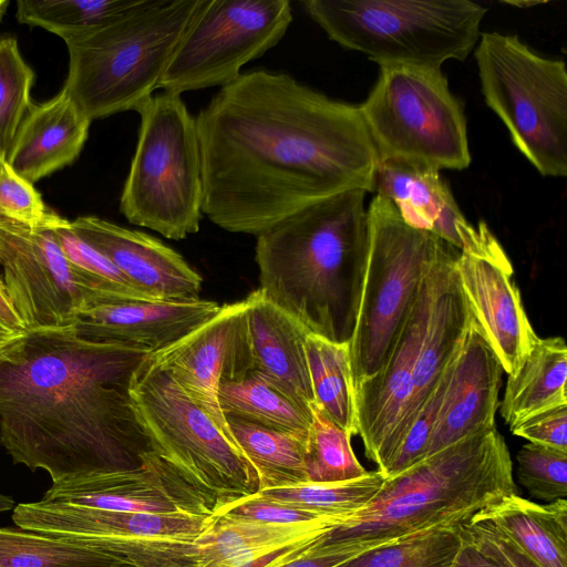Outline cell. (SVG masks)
<instances>
[{
	"instance_id": "obj_41",
	"label": "cell",
	"mask_w": 567,
	"mask_h": 567,
	"mask_svg": "<svg viewBox=\"0 0 567 567\" xmlns=\"http://www.w3.org/2000/svg\"><path fill=\"white\" fill-rule=\"evenodd\" d=\"M214 514L275 525L308 524L332 518L343 519L301 509L290 504L265 497L259 493L229 503Z\"/></svg>"
},
{
	"instance_id": "obj_26",
	"label": "cell",
	"mask_w": 567,
	"mask_h": 567,
	"mask_svg": "<svg viewBox=\"0 0 567 567\" xmlns=\"http://www.w3.org/2000/svg\"><path fill=\"white\" fill-rule=\"evenodd\" d=\"M468 522L507 537L543 567H567V501L540 505L513 494Z\"/></svg>"
},
{
	"instance_id": "obj_44",
	"label": "cell",
	"mask_w": 567,
	"mask_h": 567,
	"mask_svg": "<svg viewBox=\"0 0 567 567\" xmlns=\"http://www.w3.org/2000/svg\"><path fill=\"white\" fill-rule=\"evenodd\" d=\"M320 537L307 549L277 567H338L360 553L375 547L363 543L321 544Z\"/></svg>"
},
{
	"instance_id": "obj_45",
	"label": "cell",
	"mask_w": 567,
	"mask_h": 567,
	"mask_svg": "<svg viewBox=\"0 0 567 567\" xmlns=\"http://www.w3.org/2000/svg\"><path fill=\"white\" fill-rule=\"evenodd\" d=\"M462 528V545L452 567H501L495 560L482 551Z\"/></svg>"
},
{
	"instance_id": "obj_32",
	"label": "cell",
	"mask_w": 567,
	"mask_h": 567,
	"mask_svg": "<svg viewBox=\"0 0 567 567\" xmlns=\"http://www.w3.org/2000/svg\"><path fill=\"white\" fill-rule=\"evenodd\" d=\"M461 525L439 526L369 548L338 567H452Z\"/></svg>"
},
{
	"instance_id": "obj_18",
	"label": "cell",
	"mask_w": 567,
	"mask_h": 567,
	"mask_svg": "<svg viewBox=\"0 0 567 567\" xmlns=\"http://www.w3.org/2000/svg\"><path fill=\"white\" fill-rule=\"evenodd\" d=\"M455 270L474 322L498 358L503 371L515 375L536 340L505 254L460 252Z\"/></svg>"
},
{
	"instance_id": "obj_24",
	"label": "cell",
	"mask_w": 567,
	"mask_h": 567,
	"mask_svg": "<svg viewBox=\"0 0 567 567\" xmlns=\"http://www.w3.org/2000/svg\"><path fill=\"white\" fill-rule=\"evenodd\" d=\"M91 122L62 87L49 101L31 104L6 159L33 184L75 161Z\"/></svg>"
},
{
	"instance_id": "obj_46",
	"label": "cell",
	"mask_w": 567,
	"mask_h": 567,
	"mask_svg": "<svg viewBox=\"0 0 567 567\" xmlns=\"http://www.w3.org/2000/svg\"><path fill=\"white\" fill-rule=\"evenodd\" d=\"M0 322L16 332H25L27 328L14 308L3 279L0 278Z\"/></svg>"
},
{
	"instance_id": "obj_36",
	"label": "cell",
	"mask_w": 567,
	"mask_h": 567,
	"mask_svg": "<svg viewBox=\"0 0 567 567\" xmlns=\"http://www.w3.org/2000/svg\"><path fill=\"white\" fill-rule=\"evenodd\" d=\"M34 72L13 38L0 39V156L6 157L31 106Z\"/></svg>"
},
{
	"instance_id": "obj_35",
	"label": "cell",
	"mask_w": 567,
	"mask_h": 567,
	"mask_svg": "<svg viewBox=\"0 0 567 567\" xmlns=\"http://www.w3.org/2000/svg\"><path fill=\"white\" fill-rule=\"evenodd\" d=\"M310 408L312 423L306 453L308 483L344 482L367 474L351 447V436L315 403Z\"/></svg>"
},
{
	"instance_id": "obj_16",
	"label": "cell",
	"mask_w": 567,
	"mask_h": 567,
	"mask_svg": "<svg viewBox=\"0 0 567 567\" xmlns=\"http://www.w3.org/2000/svg\"><path fill=\"white\" fill-rule=\"evenodd\" d=\"M436 261L422 280L383 367L353 390L357 434L363 442L365 456L377 466L409 401L432 305Z\"/></svg>"
},
{
	"instance_id": "obj_31",
	"label": "cell",
	"mask_w": 567,
	"mask_h": 567,
	"mask_svg": "<svg viewBox=\"0 0 567 567\" xmlns=\"http://www.w3.org/2000/svg\"><path fill=\"white\" fill-rule=\"evenodd\" d=\"M122 564L128 563L18 526L0 527V567H114Z\"/></svg>"
},
{
	"instance_id": "obj_11",
	"label": "cell",
	"mask_w": 567,
	"mask_h": 567,
	"mask_svg": "<svg viewBox=\"0 0 567 567\" xmlns=\"http://www.w3.org/2000/svg\"><path fill=\"white\" fill-rule=\"evenodd\" d=\"M380 159H402L437 171L471 164L466 120L441 69L380 66L359 106Z\"/></svg>"
},
{
	"instance_id": "obj_12",
	"label": "cell",
	"mask_w": 567,
	"mask_h": 567,
	"mask_svg": "<svg viewBox=\"0 0 567 567\" xmlns=\"http://www.w3.org/2000/svg\"><path fill=\"white\" fill-rule=\"evenodd\" d=\"M213 515L114 512L47 503L16 505L20 528L113 555L135 567H195L194 542Z\"/></svg>"
},
{
	"instance_id": "obj_37",
	"label": "cell",
	"mask_w": 567,
	"mask_h": 567,
	"mask_svg": "<svg viewBox=\"0 0 567 567\" xmlns=\"http://www.w3.org/2000/svg\"><path fill=\"white\" fill-rule=\"evenodd\" d=\"M517 476L530 495L546 502L567 496V452L527 443L516 456Z\"/></svg>"
},
{
	"instance_id": "obj_51",
	"label": "cell",
	"mask_w": 567,
	"mask_h": 567,
	"mask_svg": "<svg viewBox=\"0 0 567 567\" xmlns=\"http://www.w3.org/2000/svg\"><path fill=\"white\" fill-rule=\"evenodd\" d=\"M114 567H135V566L130 565V564H122V565H117V566H114Z\"/></svg>"
},
{
	"instance_id": "obj_39",
	"label": "cell",
	"mask_w": 567,
	"mask_h": 567,
	"mask_svg": "<svg viewBox=\"0 0 567 567\" xmlns=\"http://www.w3.org/2000/svg\"><path fill=\"white\" fill-rule=\"evenodd\" d=\"M453 362V360H452ZM406 431L382 476L393 477L426 457L440 406L450 379L451 364Z\"/></svg>"
},
{
	"instance_id": "obj_21",
	"label": "cell",
	"mask_w": 567,
	"mask_h": 567,
	"mask_svg": "<svg viewBox=\"0 0 567 567\" xmlns=\"http://www.w3.org/2000/svg\"><path fill=\"white\" fill-rule=\"evenodd\" d=\"M70 227L150 300L199 299L200 275L157 238L96 216L78 217Z\"/></svg>"
},
{
	"instance_id": "obj_25",
	"label": "cell",
	"mask_w": 567,
	"mask_h": 567,
	"mask_svg": "<svg viewBox=\"0 0 567 567\" xmlns=\"http://www.w3.org/2000/svg\"><path fill=\"white\" fill-rule=\"evenodd\" d=\"M254 371L297 402L315 403L306 337L309 330L258 288L246 299Z\"/></svg>"
},
{
	"instance_id": "obj_7",
	"label": "cell",
	"mask_w": 567,
	"mask_h": 567,
	"mask_svg": "<svg viewBox=\"0 0 567 567\" xmlns=\"http://www.w3.org/2000/svg\"><path fill=\"white\" fill-rule=\"evenodd\" d=\"M130 394L153 452L212 514L260 491L256 470L234 439L150 354L134 372Z\"/></svg>"
},
{
	"instance_id": "obj_22",
	"label": "cell",
	"mask_w": 567,
	"mask_h": 567,
	"mask_svg": "<svg viewBox=\"0 0 567 567\" xmlns=\"http://www.w3.org/2000/svg\"><path fill=\"white\" fill-rule=\"evenodd\" d=\"M503 368L472 319L450 370L426 457L476 434L496 429Z\"/></svg>"
},
{
	"instance_id": "obj_50",
	"label": "cell",
	"mask_w": 567,
	"mask_h": 567,
	"mask_svg": "<svg viewBox=\"0 0 567 567\" xmlns=\"http://www.w3.org/2000/svg\"><path fill=\"white\" fill-rule=\"evenodd\" d=\"M508 3L515 4V6H518V7H524V6L538 4L539 2H508Z\"/></svg>"
},
{
	"instance_id": "obj_4",
	"label": "cell",
	"mask_w": 567,
	"mask_h": 567,
	"mask_svg": "<svg viewBox=\"0 0 567 567\" xmlns=\"http://www.w3.org/2000/svg\"><path fill=\"white\" fill-rule=\"evenodd\" d=\"M517 494L513 463L497 429L451 444L400 474L320 537L321 544L382 545L439 526L466 524Z\"/></svg>"
},
{
	"instance_id": "obj_6",
	"label": "cell",
	"mask_w": 567,
	"mask_h": 567,
	"mask_svg": "<svg viewBox=\"0 0 567 567\" xmlns=\"http://www.w3.org/2000/svg\"><path fill=\"white\" fill-rule=\"evenodd\" d=\"M329 39L380 66L441 69L477 44L487 9L468 0H306Z\"/></svg>"
},
{
	"instance_id": "obj_13",
	"label": "cell",
	"mask_w": 567,
	"mask_h": 567,
	"mask_svg": "<svg viewBox=\"0 0 567 567\" xmlns=\"http://www.w3.org/2000/svg\"><path fill=\"white\" fill-rule=\"evenodd\" d=\"M291 21L289 0H202L158 89L182 95L233 82L279 43Z\"/></svg>"
},
{
	"instance_id": "obj_27",
	"label": "cell",
	"mask_w": 567,
	"mask_h": 567,
	"mask_svg": "<svg viewBox=\"0 0 567 567\" xmlns=\"http://www.w3.org/2000/svg\"><path fill=\"white\" fill-rule=\"evenodd\" d=\"M567 347L561 337L536 340L519 371L506 382L501 415L512 426L546 409L567 404Z\"/></svg>"
},
{
	"instance_id": "obj_9",
	"label": "cell",
	"mask_w": 567,
	"mask_h": 567,
	"mask_svg": "<svg viewBox=\"0 0 567 567\" xmlns=\"http://www.w3.org/2000/svg\"><path fill=\"white\" fill-rule=\"evenodd\" d=\"M367 212V265L349 342L353 390L383 367L422 280L447 245L434 234L408 225L381 195L374 196Z\"/></svg>"
},
{
	"instance_id": "obj_19",
	"label": "cell",
	"mask_w": 567,
	"mask_h": 567,
	"mask_svg": "<svg viewBox=\"0 0 567 567\" xmlns=\"http://www.w3.org/2000/svg\"><path fill=\"white\" fill-rule=\"evenodd\" d=\"M458 254L455 247L447 244L435 264L432 305L414 368L411 393L403 416L378 465L377 471L381 474L454 359L473 319L455 270Z\"/></svg>"
},
{
	"instance_id": "obj_40",
	"label": "cell",
	"mask_w": 567,
	"mask_h": 567,
	"mask_svg": "<svg viewBox=\"0 0 567 567\" xmlns=\"http://www.w3.org/2000/svg\"><path fill=\"white\" fill-rule=\"evenodd\" d=\"M49 229L72 265L110 284L127 297L150 300L136 290L107 258L80 238L71 229L70 220L62 218Z\"/></svg>"
},
{
	"instance_id": "obj_28",
	"label": "cell",
	"mask_w": 567,
	"mask_h": 567,
	"mask_svg": "<svg viewBox=\"0 0 567 567\" xmlns=\"http://www.w3.org/2000/svg\"><path fill=\"white\" fill-rule=\"evenodd\" d=\"M230 433L256 470L260 491L308 483L306 453L308 436L268 429L227 417Z\"/></svg>"
},
{
	"instance_id": "obj_5",
	"label": "cell",
	"mask_w": 567,
	"mask_h": 567,
	"mask_svg": "<svg viewBox=\"0 0 567 567\" xmlns=\"http://www.w3.org/2000/svg\"><path fill=\"white\" fill-rule=\"evenodd\" d=\"M202 0H136L115 19L62 38L63 89L90 120L136 111L148 100Z\"/></svg>"
},
{
	"instance_id": "obj_15",
	"label": "cell",
	"mask_w": 567,
	"mask_h": 567,
	"mask_svg": "<svg viewBox=\"0 0 567 567\" xmlns=\"http://www.w3.org/2000/svg\"><path fill=\"white\" fill-rule=\"evenodd\" d=\"M150 357L234 439L219 405L218 389L221 383L244 379L254 371L245 300L221 306L208 321Z\"/></svg>"
},
{
	"instance_id": "obj_49",
	"label": "cell",
	"mask_w": 567,
	"mask_h": 567,
	"mask_svg": "<svg viewBox=\"0 0 567 567\" xmlns=\"http://www.w3.org/2000/svg\"><path fill=\"white\" fill-rule=\"evenodd\" d=\"M8 4L9 2L7 0H0V19L3 16Z\"/></svg>"
},
{
	"instance_id": "obj_1",
	"label": "cell",
	"mask_w": 567,
	"mask_h": 567,
	"mask_svg": "<svg viewBox=\"0 0 567 567\" xmlns=\"http://www.w3.org/2000/svg\"><path fill=\"white\" fill-rule=\"evenodd\" d=\"M203 214L259 235L328 196L373 192L379 157L360 107L287 73H241L195 116Z\"/></svg>"
},
{
	"instance_id": "obj_3",
	"label": "cell",
	"mask_w": 567,
	"mask_h": 567,
	"mask_svg": "<svg viewBox=\"0 0 567 567\" xmlns=\"http://www.w3.org/2000/svg\"><path fill=\"white\" fill-rule=\"evenodd\" d=\"M365 190L322 198L257 235L259 289L310 333L349 343L369 247Z\"/></svg>"
},
{
	"instance_id": "obj_43",
	"label": "cell",
	"mask_w": 567,
	"mask_h": 567,
	"mask_svg": "<svg viewBox=\"0 0 567 567\" xmlns=\"http://www.w3.org/2000/svg\"><path fill=\"white\" fill-rule=\"evenodd\" d=\"M463 528L477 547L501 567H543L498 532L473 522Z\"/></svg>"
},
{
	"instance_id": "obj_8",
	"label": "cell",
	"mask_w": 567,
	"mask_h": 567,
	"mask_svg": "<svg viewBox=\"0 0 567 567\" xmlns=\"http://www.w3.org/2000/svg\"><path fill=\"white\" fill-rule=\"evenodd\" d=\"M136 112L138 137L120 199L133 225L181 240L199 230L203 172L196 120L179 94H153Z\"/></svg>"
},
{
	"instance_id": "obj_42",
	"label": "cell",
	"mask_w": 567,
	"mask_h": 567,
	"mask_svg": "<svg viewBox=\"0 0 567 567\" xmlns=\"http://www.w3.org/2000/svg\"><path fill=\"white\" fill-rule=\"evenodd\" d=\"M509 427L529 443L567 452V404L536 412Z\"/></svg>"
},
{
	"instance_id": "obj_47",
	"label": "cell",
	"mask_w": 567,
	"mask_h": 567,
	"mask_svg": "<svg viewBox=\"0 0 567 567\" xmlns=\"http://www.w3.org/2000/svg\"><path fill=\"white\" fill-rule=\"evenodd\" d=\"M22 333L23 332H16L0 322V351Z\"/></svg>"
},
{
	"instance_id": "obj_10",
	"label": "cell",
	"mask_w": 567,
	"mask_h": 567,
	"mask_svg": "<svg viewBox=\"0 0 567 567\" xmlns=\"http://www.w3.org/2000/svg\"><path fill=\"white\" fill-rule=\"evenodd\" d=\"M475 59L486 104L544 176L567 175V71L517 35L483 32Z\"/></svg>"
},
{
	"instance_id": "obj_23",
	"label": "cell",
	"mask_w": 567,
	"mask_h": 567,
	"mask_svg": "<svg viewBox=\"0 0 567 567\" xmlns=\"http://www.w3.org/2000/svg\"><path fill=\"white\" fill-rule=\"evenodd\" d=\"M43 502L114 512L192 513L210 515L203 506L144 468L99 473L52 483Z\"/></svg>"
},
{
	"instance_id": "obj_38",
	"label": "cell",
	"mask_w": 567,
	"mask_h": 567,
	"mask_svg": "<svg viewBox=\"0 0 567 567\" xmlns=\"http://www.w3.org/2000/svg\"><path fill=\"white\" fill-rule=\"evenodd\" d=\"M0 215L31 227H51L63 217L50 209L33 184L0 156Z\"/></svg>"
},
{
	"instance_id": "obj_14",
	"label": "cell",
	"mask_w": 567,
	"mask_h": 567,
	"mask_svg": "<svg viewBox=\"0 0 567 567\" xmlns=\"http://www.w3.org/2000/svg\"><path fill=\"white\" fill-rule=\"evenodd\" d=\"M0 266L8 293L27 330L70 326L83 307L127 297L72 265L49 227H31L2 215Z\"/></svg>"
},
{
	"instance_id": "obj_33",
	"label": "cell",
	"mask_w": 567,
	"mask_h": 567,
	"mask_svg": "<svg viewBox=\"0 0 567 567\" xmlns=\"http://www.w3.org/2000/svg\"><path fill=\"white\" fill-rule=\"evenodd\" d=\"M383 482L382 474L379 471H372L344 482L305 483L262 489L258 493L301 509L346 519L370 503Z\"/></svg>"
},
{
	"instance_id": "obj_29",
	"label": "cell",
	"mask_w": 567,
	"mask_h": 567,
	"mask_svg": "<svg viewBox=\"0 0 567 567\" xmlns=\"http://www.w3.org/2000/svg\"><path fill=\"white\" fill-rule=\"evenodd\" d=\"M224 415L268 429L308 436L312 423L311 408L276 388L261 375L224 382L218 389Z\"/></svg>"
},
{
	"instance_id": "obj_48",
	"label": "cell",
	"mask_w": 567,
	"mask_h": 567,
	"mask_svg": "<svg viewBox=\"0 0 567 567\" xmlns=\"http://www.w3.org/2000/svg\"><path fill=\"white\" fill-rule=\"evenodd\" d=\"M14 501L11 496L0 493V513L14 508Z\"/></svg>"
},
{
	"instance_id": "obj_30",
	"label": "cell",
	"mask_w": 567,
	"mask_h": 567,
	"mask_svg": "<svg viewBox=\"0 0 567 567\" xmlns=\"http://www.w3.org/2000/svg\"><path fill=\"white\" fill-rule=\"evenodd\" d=\"M306 354L315 404L352 437L357 434V421L349 343H334L308 333Z\"/></svg>"
},
{
	"instance_id": "obj_2",
	"label": "cell",
	"mask_w": 567,
	"mask_h": 567,
	"mask_svg": "<svg viewBox=\"0 0 567 567\" xmlns=\"http://www.w3.org/2000/svg\"><path fill=\"white\" fill-rule=\"evenodd\" d=\"M73 324L27 330L0 351V443L52 483L144 468L153 452L130 388L147 358Z\"/></svg>"
},
{
	"instance_id": "obj_20",
	"label": "cell",
	"mask_w": 567,
	"mask_h": 567,
	"mask_svg": "<svg viewBox=\"0 0 567 567\" xmlns=\"http://www.w3.org/2000/svg\"><path fill=\"white\" fill-rule=\"evenodd\" d=\"M209 300L161 301L118 297L90 303L75 315L79 337L154 353L175 343L218 313Z\"/></svg>"
},
{
	"instance_id": "obj_34",
	"label": "cell",
	"mask_w": 567,
	"mask_h": 567,
	"mask_svg": "<svg viewBox=\"0 0 567 567\" xmlns=\"http://www.w3.org/2000/svg\"><path fill=\"white\" fill-rule=\"evenodd\" d=\"M136 0H18L17 20L61 39L100 27L130 9Z\"/></svg>"
},
{
	"instance_id": "obj_17",
	"label": "cell",
	"mask_w": 567,
	"mask_h": 567,
	"mask_svg": "<svg viewBox=\"0 0 567 567\" xmlns=\"http://www.w3.org/2000/svg\"><path fill=\"white\" fill-rule=\"evenodd\" d=\"M373 192L389 199L411 227L429 231L460 252L492 256L503 247L485 223L471 225L439 171L402 159H380Z\"/></svg>"
}]
</instances>
